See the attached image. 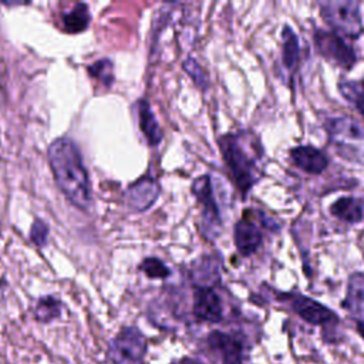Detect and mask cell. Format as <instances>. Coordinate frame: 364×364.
Returning <instances> with one entry per match:
<instances>
[{
	"label": "cell",
	"instance_id": "30bf717a",
	"mask_svg": "<svg viewBox=\"0 0 364 364\" xmlns=\"http://www.w3.org/2000/svg\"><path fill=\"white\" fill-rule=\"evenodd\" d=\"M159 192V183L152 176L145 175L128 186L124 196L125 205L132 212H144L156 202Z\"/></svg>",
	"mask_w": 364,
	"mask_h": 364
},
{
	"label": "cell",
	"instance_id": "277c9868",
	"mask_svg": "<svg viewBox=\"0 0 364 364\" xmlns=\"http://www.w3.org/2000/svg\"><path fill=\"white\" fill-rule=\"evenodd\" d=\"M324 21L340 37L358 38L363 33L360 3L355 0H326L318 3Z\"/></svg>",
	"mask_w": 364,
	"mask_h": 364
},
{
	"label": "cell",
	"instance_id": "5b68a950",
	"mask_svg": "<svg viewBox=\"0 0 364 364\" xmlns=\"http://www.w3.org/2000/svg\"><path fill=\"white\" fill-rule=\"evenodd\" d=\"M146 350L144 333L135 326H124L108 341L105 364H144Z\"/></svg>",
	"mask_w": 364,
	"mask_h": 364
},
{
	"label": "cell",
	"instance_id": "7a4b0ae2",
	"mask_svg": "<svg viewBox=\"0 0 364 364\" xmlns=\"http://www.w3.org/2000/svg\"><path fill=\"white\" fill-rule=\"evenodd\" d=\"M219 148L236 188L245 198L262 176V146L247 132H229L219 136Z\"/></svg>",
	"mask_w": 364,
	"mask_h": 364
},
{
	"label": "cell",
	"instance_id": "cb8c5ba5",
	"mask_svg": "<svg viewBox=\"0 0 364 364\" xmlns=\"http://www.w3.org/2000/svg\"><path fill=\"white\" fill-rule=\"evenodd\" d=\"M47 237H48V226L43 220L36 219L30 229V239L38 247H43L47 243Z\"/></svg>",
	"mask_w": 364,
	"mask_h": 364
},
{
	"label": "cell",
	"instance_id": "484cf974",
	"mask_svg": "<svg viewBox=\"0 0 364 364\" xmlns=\"http://www.w3.org/2000/svg\"><path fill=\"white\" fill-rule=\"evenodd\" d=\"M179 364H202L200 361H196V360H193V358H183Z\"/></svg>",
	"mask_w": 364,
	"mask_h": 364
},
{
	"label": "cell",
	"instance_id": "603a6c76",
	"mask_svg": "<svg viewBox=\"0 0 364 364\" xmlns=\"http://www.w3.org/2000/svg\"><path fill=\"white\" fill-rule=\"evenodd\" d=\"M183 71L192 78V81L196 84V87H199L200 90H206L209 87V78L208 74L203 71V68L192 58L188 57V60L183 61L182 64Z\"/></svg>",
	"mask_w": 364,
	"mask_h": 364
},
{
	"label": "cell",
	"instance_id": "ba28073f",
	"mask_svg": "<svg viewBox=\"0 0 364 364\" xmlns=\"http://www.w3.org/2000/svg\"><path fill=\"white\" fill-rule=\"evenodd\" d=\"M279 299L289 304V307L304 321L313 326H328L338 323V317L327 306L299 293H282Z\"/></svg>",
	"mask_w": 364,
	"mask_h": 364
},
{
	"label": "cell",
	"instance_id": "d6986e66",
	"mask_svg": "<svg viewBox=\"0 0 364 364\" xmlns=\"http://www.w3.org/2000/svg\"><path fill=\"white\" fill-rule=\"evenodd\" d=\"M338 91L364 117V77L360 80H341Z\"/></svg>",
	"mask_w": 364,
	"mask_h": 364
},
{
	"label": "cell",
	"instance_id": "7c38bea8",
	"mask_svg": "<svg viewBox=\"0 0 364 364\" xmlns=\"http://www.w3.org/2000/svg\"><path fill=\"white\" fill-rule=\"evenodd\" d=\"M233 242L236 250L245 257L253 255L263 242V233L252 220L247 210L243 212V218L237 220L233 228Z\"/></svg>",
	"mask_w": 364,
	"mask_h": 364
},
{
	"label": "cell",
	"instance_id": "8fae6325",
	"mask_svg": "<svg viewBox=\"0 0 364 364\" xmlns=\"http://www.w3.org/2000/svg\"><path fill=\"white\" fill-rule=\"evenodd\" d=\"M192 311L198 321L219 323L223 318L220 296L210 286H196L193 291Z\"/></svg>",
	"mask_w": 364,
	"mask_h": 364
},
{
	"label": "cell",
	"instance_id": "9c48e42d",
	"mask_svg": "<svg viewBox=\"0 0 364 364\" xmlns=\"http://www.w3.org/2000/svg\"><path fill=\"white\" fill-rule=\"evenodd\" d=\"M208 346L222 364H242L245 360L246 344L237 334L213 330L208 334Z\"/></svg>",
	"mask_w": 364,
	"mask_h": 364
},
{
	"label": "cell",
	"instance_id": "ac0fdd59",
	"mask_svg": "<svg viewBox=\"0 0 364 364\" xmlns=\"http://www.w3.org/2000/svg\"><path fill=\"white\" fill-rule=\"evenodd\" d=\"M61 311H63V301L58 297L48 294V296H41L40 299L36 300L33 316L36 321L48 324L60 318Z\"/></svg>",
	"mask_w": 364,
	"mask_h": 364
},
{
	"label": "cell",
	"instance_id": "4fadbf2b",
	"mask_svg": "<svg viewBox=\"0 0 364 364\" xmlns=\"http://www.w3.org/2000/svg\"><path fill=\"white\" fill-rule=\"evenodd\" d=\"M289 155L293 165L310 175L323 173L328 165V156L326 155V152L311 145L291 148Z\"/></svg>",
	"mask_w": 364,
	"mask_h": 364
},
{
	"label": "cell",
	"instance_id": "ffe728a7",
	"mask_svg": "<svg viewBox=\"0 0 364 364\" xmlns=\"http://www.w3.org/2000/svg\"><path fill=\"white\" fill-rule=\"evenodd\" d=\"M91 16L88 13V7L84 3H77L68 13L63 16L64 28L68 33H81L90 24Z\"/></svg>",
	"mask_w": 364,
	"mask_h": 364
},
{
	"label": "cell",
	"instance_id": "9a60e30c",
	"mask_svg": "<svg viewBox=\"0 0 364 364\" xmlns=\"http://www.w3.org/2000/svg\"><path fill=\"white\" fill-rule=\"evenodd\" d=\"M136 109H138L139 129L142 131L146 142L152 146L158 145L162 141V129H161L148 101L139 100L136 102Z\"/></svg>",
	"mask_w": 364,
	"mask_h": 364
},
{
	"label": "cell",
	"instance_id": "7402d4cb",
	"mask_svg": "<svg viewBox=\"0 0 364 364\" xmlns=\"http://www.w3.org/2000/svg\"><path fill=\"white\" fill-rule=\"evenodd\" d=\"M88 73L102 81L105 87H109L111 82L114 81V73H112V63L108 58H102L95 61L88 67Z\"/></svg>",
	"mask_w": 364,
	"mask_h": 364
},
{
	"label": "cell",
	"instance_id": "3957f363",
	"mask_svg": "<svg viewBox=\"0 0 364 364\" xmlns=\"http://www.w3.org/2000/svg\"><path fill=\"white\" fill-rule=\"evenodd\" d=\"M324 129L337 155L348 162L364 165V124L354 117L327 118Z\"/></svg>",
	"mask_w": 364,
	"mask_h": 364
},
{
	"label": "cell",
	"instance_id": "52a82bcc",
	"mask_svg": "<svg viewBox=\"0 0 364 364\" xmlns=\"http://www.w3.org/2000/svg\"><path fill=\"white\" fill-rule=\"evenodd\" d=\"M313 40L316 51L328 63L346 70H350L357 63L355 51L336 33L316 28Z\"/></svg>",
	"mask_w": 364,
	"mask_h": 364
},
{
	"label": "cell",
	"instance_id": "e0dca14e",
	"mask_svg": "<svg viewBox=\"0 0 364 364\" xmlns=\"http://www.w3.org/2000/svg\"><path fill=\"white\" fill-rule=\"evenodd\" d=\"M300 55L299 38L290 26H284L282 30V64L290 75H293Z\"/></svg>",
	"mask_w": 364,
	"mask_h": 364
},
{
	"label": "cell",
	"instance_id": "5bb4252c",
	"mask_svg": "<svg viewBox=\"0 0 364 364\" xmlns=\"http://www.w3.org/2000/svg\"><path fill=\"white\" fill-rule=\"evenodd\" d=\"M341 306L351 314L355 323L364 321V273L354 272L350 274Z\"/></svg>",
	"mask_w": 364,
	"mask_h": 364
},
{
	"label": "cell",
	"instance_id": "8992f818",
	"mask_svg": "<svg viewBox=\"0 0 364 364\" xmlns=\"http://www.w3.org/2000/svg\"><path fill=\"white\" fill-rule=\"evenodd\" d=\"M191 189L195 199L200 205V232L209 240H215L220 233L222 218L220 209L213 195L212 178L208 173L195 178Z\"/></svg>",
	"mask_w": 364,
	"mask_h": 364
},
{
	"label": "cell",
	"instance_id": "6da1fadb",
	"mask_svg": "<svg viewBox=\"0 0 364 364\" xmlns=\"http://www.w3.org/2000/svg\"><path fill=\"white\" fill-rule=\"evenodd\" d=\"M47 156L55 183L64 196L75 208L87 209L91 191L78 145L68 136L57 138L50 144Z\"/></svg>",
	"mask_w": 364,
	"mask_h": 364
},
{
	"label": "cell",
	"instance_id": "d4e9b609",
	"mask_svg": "<svg viewBox=\"0 0 364 364\" xmlns=\"http://www.w3.org/2000/svg\"><path fill=\"white\" fill-rule=\"evenodd\" d=\"M355 327H357V331L360 333V336L364 338V321L355 323Z\"/></svg>",
	"mask_w": 364,
	"mask_h": 364
},
{
	"label": "cell",
	"instance_id": "44dd1931",
	"mask_svg": "<svg viewBox=\"0 0 364 364\" xmlns=\"http://www.w3.org/2000/svg\"><path fill=\"white\" fill-rule=\"evenodd\" d=\"M139 269L149 277V279H165L171 274V270L168 266L156 259V257H146L139 264Z\"/></svg>",
	"mask_w": 364,
	"mask_h": 364
},
{
	"label": "cell",
	"instance_id": "2e32d148",
	"mask_svg": "<svg viewBox=\"0 0 364 364\" xmlns=\"http://www.w3.org/2000/svg\"><path fill=\"white\" fill-rule=\"evenodd\" d=\"M330 212L333 216L350 225H355L364 220V205L360 199L353 196L338 198L330 206Z\"/></svg>",
	"mask_w": 364,
	"mask_h": 364
}]
</instances>
